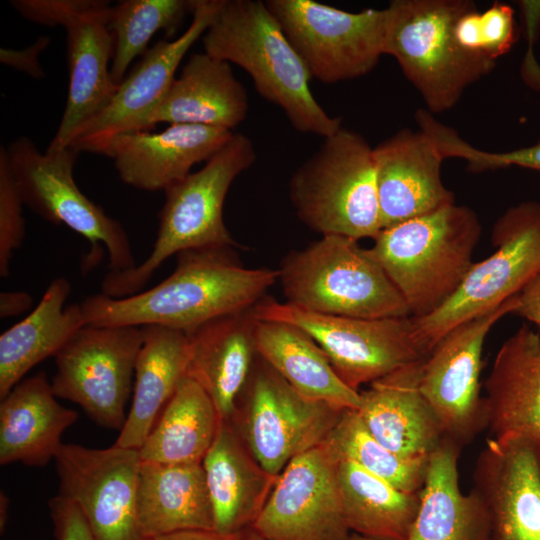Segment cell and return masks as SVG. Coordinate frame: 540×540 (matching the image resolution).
Returning a JSON list of instances; mask_svg holds the SVG:
<instances>
[{"instance_id": "cell-30", "label": "cell", "mask_w": 540, "mask_h": 540, "mask_svg": "<svg viewBox=\"0 0 540 540\" xmlns=\"http://www.w3.org/2000/svg\"><path fill=\"white\" fill-rule=\"evenodd\" d=\"M132 404L115 445L139 450L186 376L188 335L158 325L141 327Z\"/></svg>"}, {"instance_id": "cell-44", "label": "cell", "mask_w": 540, "mask_h": 540, "mask_svg": "<svg viewBox=\"0 0 540 540\" xmlns=\"http://www.w3.org/2000/svg\"><path fill=\"white\" fill-rule=\"evenodd\" d=\"M32 305V297L22 291H4L0 293V317L17 316Z\"/></svg>"}, {"instance_id": "cell-8", "label": "cell", "mask_w": 540, "mask_h": 540, "mask_svg": "<svg viewBox=\"0 0 540 540\" xmlns=\"http://www.w3.org/2000/svg\"><path fill=\"white\" fill-rule=\"evenodd\" d=\"M495 251L473 263L455 293L437 310L412 317L413 335L428 356L458 324L487 313L517 295L540 272V202L506 210L492 231Z\"/></svg>"}, {"instance_id": "cell-29", "label": "cell", "mask_w": 540, "mask_h": 540, "mask_svg": "<svg viewBox=\"0 0 540 540\" xmlns=\"http://www.w3.org/2000/svg\"><path fill=\"white\" fill-rule=\"evenodd\" d=\"M461 449L445 437L430 454L408 540H490L483 500L475 490L465 495L459 488Z\"/></svg>"}, {"instance_id": "cell-7", "label": "cell", "mask_w": 540, "mask_h": 540, "mask_svg": "<svg viewBox=\"0 0 540 540\" xmlns=\"http://www.w3.org/2000/svg\"><path fill=\"white\" fill-rule=\"evenodd\" d=\"M298 218L321 235L374 239L382 230L373 147L341 127L289 181Z\"/></svg>"}, {"instance_id": "cell-38", "label": "cell", "mask_w": 540, "mask_h": 540, "mask_svg": "<svg viewBox=\"0 0 540 540\" xmlns=\"http://www.w3.org/2000/svg\"><path fill=\"white\" fill-rule=\"evenodd\" d=\"M432 137L444 158H460L472 172L519 166L540 172V140L532 145L505 152H489L473 147L451 127L438 123Z\"/></svg>"}, {"instance_id": "cell-15", "label": "cell", "mask_w": 540, "mask_h": 540, "mask_svg": "<svg viewBox=\"0 0 540 540\" xmlns=\"http://www.w3.org/2000/svg\"><path fill=\"white\" fill-rule=\"evenodd\" d=\"M246 388L242 437L256 461L274 476L321 445L345 411L302 396L260 357Z\"/></svg>"}, {"instance_id": "cell-17", "label": "cell", "mask_w": 540, "mask_h": 540, "mask_svg": "<svg viewBox=\"0 0 540 540\" xmlns=\"http://www.w3.org/2000/svg\"><path fill=\"white\" fill-rule=\"evenodd\" d=\"M337 466L323 443L291 460L252 526L255 533L263 540H347Z\"/></svg>"}, {"instance_id": "cell-5", "label": "cell", "mask_w": 540, "mask_h": 540, "mask_svg": "<svg viewBox=\"0 0 540 540\" xmlns=\"http://www.w3.org/2000/svg\"><path fill=\"white\" fill-rule=\"evenodd\" d=\"M474 5L393 0L385 8L384 54L395 58L431 114L454 107L470 85L495 68V61L467 52L455 39V22Z\"/></svg>"}, {"instance_id": "cell-1", "label": "cell", "mask_w": 540, "mask_h": 540, "mask_svg": "<svg viewBox=\"0 0 540 540\" xmlns=\"http://www.w3.org/2000/svg\"><path fill=\"white\" fill-rule=\"evenodd\" d=\"M277 280V269L245 267L234 247H203L178 253L174 271L149 290L123 298L93 294L80 305L86 324L158 325L189 334L254 307Z\"/></svg>"}, {"instance_id": "cell-37", "label": "cell", "mask_w": 540, "mask_h": 540, "mask_svg": "<svg viewBox=\"0 0 540 540\" xmlns=\"http://www.w3.org/2000/svg\"><path fill=\"white\" fill-rule=\"evenodd\" d=\"M454 35L467 52L496 62L517 41L514 10L508 4L494 2L479 12L474 5L457 19Z\"/></svg>"}, {"instance_id": "cell-23", "label": "cell", "mask_w": 540, "mask_h": 540, "mask_svg": "<svg viewBox=\"0 0 540 540\" xmlns=\"http://www.w3.org/2000/svg\"><path fill=\"white\" fill-rule=\"evenodd\" d=\"M424 360L404 366L360 392L357 412L371 435L394 453L428 458L445 438L420 390Z\"/></svg>"}, {"instance_id": "cell-4", "label": "cell", "mask_w": 540, "mask_h": 540, "mask_svg": "<svg viewBox=\"0 0 540 540\" xmlns=\"http://www.w3.org/2000/svg\"><path fill=\"white\" fill-rule=\"evenodd\" d=\"M255 159L252 140L242 133H233L201 169L167 187L150 255L133 269L109 272L101 283V293L123 298L140 292L163 262L182 251L236 247L224 223L223 206L233 181Z\"/></svg>"}, {"instance_id": "cell-21", "label": "cell", "mask_w": 540, "mask_h": 540, "mask_svg": "<svg viewBox=\"0 0 540 540\" xmlns=\"http://www.w3.org/2000/svg\"><path fill=\"white\" fill-rule=\"evenodd\" d=\"M232 134L223 128L172 124L156 133L118 135L104 156L113 159L125 184L145 191H164L188 176L195 164L207 162Z\"/></svg>"}, {"instance_id": "cell-33", "label": "cell", "mask_w": 540, "mask_h": 540, "mask_svg": "<svg viewBox=\"0 0 540 540\" xmlns=\"http://www.w3.org/2000/svg\"><path fill=\"white\" fill-rule=\"evenodd\" d=\"M205 390L185 376L140 447L141 461L202 463L221 423Z\"/></svg>"}, {"instance_id": "cell-40", "label": "cell", "mask_w": 540, "mask_h": 540, "mask_svg": "<svg viewBox=\"0 0 540 540\" xmlns=\"http://www.w3.org/2000/svg\"><path fill=\"white\" fill-rule=\"evenodd\" d=\"M49 507L56 540H95L84 516L71 500L59 494Z\"/></svg>"}, {"instance_id": "cell-19", "label": "cell", "mask_w": 540, "mask_h": 540, "mask_svg": "<svg viewBox=\"0 0 540 540\" xmlns=\"http://www.w3.org/2000/svg\"><path fill=\"white\" fill-rule=\"evenodd\" d=\"M473 483L489 515L490 540H540V443L520 436L488 440Z\"/></svg>"}, {"instance_id": "cell-20", "label": "cell", "mask_w": 540, "mask_h": 540, "mask_svg": "<svg viewBox=\"0 0 540 540\" xmlns=\"http://www.w3.org/2000/svg\"><path fill=\"white\" fill-rule=\"evenodd\" d=\"M373 157L382 229L455 203L441 177L445 158L422 130L398 131Z\"/></svg>"}, {"instance_id": "cell-31", "label": "cell", "mask_w": 540, "mask_h": 540, "mask_svg": "<svg viewBox=\"0 0 540 540\" xmlns=\"http://www.w3.org/2000/svg\"><path fill=\"white\" fill-rule=\"evenodd\" d=\"M71 286L55 278L36 308L0 336V399L35 365L55 357L74 334L86 325L81 305L65 306Z\"/></svg>"}, {"instance_id": "cell-39", "label": "cell", "mask_w": 540, "mask_h": 540, "mask_svg": "<svg viewBox=\"0 0 540 540\" xmlns=\"http://www.w3.org/2000/svg\"><path fill=\"white\" fill-rule=\"evenodd\" d=\"M23 201L12 176L6 149L0 148V276L9 275L14 252L25 237Z\"/></svg>"}, {"instance_id": "cell-12", "label": "cell", "mask_w": 540, "mask_h": 540, "mask_svg": "<svg viewBox=\"0 0 540 540\" xmlns=\"http://www.w3.org/2000/svg\"><path fill=\"white\" fill-rule=\"evenodd\" d=\"M311 78L325 84L370 73L384 55L386 9L341 10L313 0H266Z\"/></svg>"}, {"instance_id": "cell-6", "label": "cell", "mask_w": 540, "mask_h": 540, "mask_svg": "<svg viewBox=\"0 0 540 540\" xmlns=\"http://www.w3.org/2000/svg\"><path fill=\"white\" fill-rule=\"evenodd\" d=\"M287 303L316 313L355 318L408 317L410 311L369 248L342 235H322L280 262Z\"/></svg>"}, {"instance_id": "cell-28", "label": "cell", "mask_w": 540, "mask_h": 540, "mask_svg": "<svg viewBox=\"0 0 540 540\" xmlns=\"http://www.w3.org/2000/svg\"><path fill=\"white\" fill-rule=\"evenodd\" d=\"M136 514L145 540L181 530H215L202 463L141 461Z\"/></svg>"}, {"instance_id": "cell-41", "label": "cell", "mask_w": 540, "mask_h": 540, "mask_svg": "<svg viewBox=\"0 0 540 540\" xmlns=\"http://www.w3.org/2000/svg\"><path fill=\"white\" fill-rule=\"evenodd\" d=\"M49 44L50 38L41 35L34 43L21 50L1 48L0 62L34 79H42L45 73L40 65L39 56Z\"/></svg>"}, {"instance_id": "cell-36", "label": "cell", "mask_w": 540, "mask_h": 540, "mask_svg": "<svg viewBox=\"0 0 540 540\" xmlns=\"http://www.w3.org/2000/svg\"><path fill=\"white\" fill-rule=\"evenodd\" d=\"M337 460H349L407 493L424 484L428 458L400 456L376 440L357 410H345L323 442Z\"/></svg>"}, {"instance_id": "cell-35", "label": "cell", "mask_w": 540, "mask_h": 540, "mask_svg": "<svg viewBox=\"0 0 540 540\" xmlns=\"http://www.w3.org/2000/svg\"><path fill=\"white\" fill-rule=\"evenodd\" d=\"M195 0H123L111 7L110 29L114 40L111 77L119 85L132 61L143 56L159 31L174 35Z\"/></svg>"}, {"instance_id": "cell-22", "label": "cell", "mask_w": 540, "mask_h": 540, "mask_svg": "<svg viewBox=\"0 0 540 540\" xmlns=\"http://www.w3.org/2000/svg\"><path fill=\"white\" fill-rule=\"evenodd\" d=\"M253 307L212 319L191 333L186 375L209 395L222 421H231L258 359Z\"/></svg>"}, {"instance_id": "cell-34", "label": "cell", "mask_w": 540, "mask_h": 540, "mask_svg": "<svg viewBox=\"0 0 540 540\" xmlns=\"http://www.w3.org/2000/svg\"><path fill=\"white\" fill-rule=\"evenodd\" d=\"M337 475L351 531L380 540H408L419 492H404L349 460H338Z\"/></svg>"}, {"instance_id": "cell-24", "label": "cell", "mask_w": 540, "mask_h": 540, "mask_svg": "<svg viewBox=\"0 0 540 540\" xmlns=\"http://www.w3.org/2000/svg\"><path fill=\"white\" fill-rule=\"evenodd\" d=\"M249 109L248 95L226 61L205 52L192 54L157 105L135 131L159 123L191 124L232 130Z\"/></svg>"}, {"instance_id": "cell-32", "label": "cell", "mask_w": 540, "mask_h": 540, "mask_svg": "<svg viewBox=\"0 0 540 540\" xmlns=\"http://www.w3.org/2000/svg\"><path fill=\"white\" fill-rule=\"evenodd\" d=\"M256 346L259 357L302 396L341 410L359 408L360 392L340 379L326 354L303 329L258 319Z\"/></svg>"}, {"instance_id": "cell-47", "label": "cell", "mask_w": 540, "mask_h": 540, "mask_svg": "<svg viewBox=\"0 0 540 540\" xmlns=\"http://www.w3.org/2000/svg\"><path fill=\"white\" fill-rule=\"evenodd\" d=\"M251 540H263V539L261 537H259L256 533H254V536L252 537Z\"/></svg>"}, {"instance_id": "cell-46", "label": "cell", "mask_w": 540, "mask_h": 540, "mask_svg": "<svg viewBox=\"0 0 540 540\" xmlns=\"http://www.w3.org/2000/svg\"><path fill=\"white\" fill-rule=\"evenodd\" d=\"M347 540H380V539L364 536L358 533H352L350 534Z\"/></svg>"}, {"instance_id": "cell-43", "label": "cell", "mask_w": 540, "mask_h": 540, "mask_svg": "<svg viewBox=\"0 0 540 540\" xmlns=\"http://www.w3.org/2000/svg\"><path fill=\"white\" fill-rule=\"evenodd\" d=\"M254 533L252 528L232 535H224L215 530H181L148 540H251Z\"/></svg>"}, {"instance_id": "cell-26", "label": "cell", "mask_w": 540, "mask_h": 540, "mask_svg": "<svg viewBox=\"0 0 540 540\" xmlns=\"http://www.w3.org/2000/svg\"><path fill=\"white\" fill-rule=\"evenodd\" d=\"M202 466L215 531L232 535L252 528L278 476L256 461L232 421H221Z\"/></svg>"}, {"instance_id": "cell-25", "label": "cell", "mask_w": 540, "mask_h": 540, "mask_svg": "<svg viewBox=\"0 0 540 540\" xmlns=\"http://www.w3.org/2000/svg\"><path fill=\"white\" fill-rule=\"evenodd\" d=\"M484 386L493 438L520 436L540 443V334L523 325L511 335Z\"/></svg>"}, {"instance_id": "cell-14", "label": "cell", "mask_w": 540, "mask_h": 540, "mask_svg": "<svg viewBox=\"0 0 540 540\" xmlns=\"http://www.w3.org/2000/svg\"><path fill=\"white\" fill-rule=\"evenodd\" d=\"M516 295L499 307L449 330L424 359L420 390L436 414L445 437L460 448L488 428L480 374L490 329L516 308Z\"/></svg>"}, {"instance_id": "cell-45", "label": "cell", "mask_w": 540, "mask_h": 540, "mask_svg": "<svg viewBox=\"0 0 540 540\" xmlns=\"http://www.w3.org/2000/svg\"><path fill=\"white\" fill-rule=\"evenodd\" d=\"M7 505H8V500H7V497L5 494L1 493V496H0V511H1V515H0V527L1 529H3L5 527V523H6V514H7Z\"/></svg>"}, {"instance_id": "cell-18", "label": "cell", "mask_w": 540, "mask_h": 540, "mask_svg": "<svg viewBox=\"0 0 540 540\" xmlns=\"http://www.w3.org/2000/svg\"><path fill=\"white\" fill-rule=\"evenodd\" d=\"M223 0H195L188 28L171 41L150 47L118 85L108 105L75 135L70 145L77 152L105 155L118 135L134 132L167 92L188 50L206 32Z\"/></svg>"}, {"instance_id": "cell-13", "label": "cell", "mask_w": 540, "mask_h": 540, "mask_svg": "<svg viewBox=\"0 0 540 540\" xmlns=\"http://www.w3.org/2000/svg\"><path fill=\"white\" fill-rule=\"evenodd\" d=\"M142 342L141 327L84 325L55 356L54 394L98 425L121 430Z\"/></svg>"}, {"instance_id": "cell-42", "label": "cell", "mask_w": 540, "mask_h": 540, "mask_svg": "<svg viewBox=\"0 0 540 540\" xmlns=\"http://www.w3.org/2000/svg\"><path fill=\"white\" fill-rule=\"evenodd\" d=\"M513 313L540 326V272L516 295Z\"/></svg>"}, {"instance_id": "cell-16", "label": "cell", "mask_w": 540, "mask_h": 540, "mask_svg": "<svg viewBox=\"0 0 540 540\" xmlns=\"http://www.w3.org/2000/svg\"><path fill=\"white\" fill-rule=\"evenodd\" d=\"M55 462L59 494L79 508L95 540H145L136 514L137 449L62 444Z\"/></svg>"}, {"instance_id": "cell-3", "label": "cell", "mask_w": 540, "mask_h": 540, "mask_svg": "<svg viewBox=\"0 0 540 540\" xmlns=\"http://www.w3.org/2000/svg\"><path fill=\"white\" fill-rule=\"evenodd\" d=\"M476 213L452 203L391 227L373 239L371 254L412 317L441 307L459 288L481 236Z\"/></svg>"}, {"instance_id": "cell-10", "label": "cell", "mask_w": 540, "mask_h": 540, "mask_svg": "<svg viewBox=\"0 0 540 540\" xmlns=\"http://www.w3.org/2000/svg\"><path fill=\"white\" fill-rule=\"evenodd\" d=\"M259 320L293 324L310 335L340 379L359 392L372 382L424 360L411 316L355 318L312 312L265 296L253 307Z\"/></svg>"}, {"instance_id": "cell-27", "label": "cell", "mask_w": 540, "mask_h": 540, "mask_svg": "<svg viewBox=\"0 0 540 540\" xmlns=\"http://www.w3.org/2000/svg\"><path fill=\"white\" fill-rule=\"evenodd\" d=\"M44 371L20 381L0 404V464L44 466L55 459L78 413L60 405Z\"/></svg>"}, {"instance_id": "cell-2", "label": "cell", "mask_w": 540, "mask_h": 540, "mask_svg": "<svg viewBox=\"0 0 540 540\" xmlns=\"http://www.w3.org/2000/svg\"><path fill=\"white\" fill-rule=\"evenodd\" d=\"M201 39L205 53L245 70L297 131L325 138L342 127L313 96L307 67L265 1L223 0Z\"/></svg>"}, {"instance_id": "cell-9", "label": "cell", "mask_w": 540, "mask_h": 540, "mask_svg": "<svg viewBox=\"0 0 540 540\" xmlns=\"http://www.w3.org/2000/svg\"><path fill=\"white\" fill-rule=\"evenodd\" d=\"M25 19L66 32L69 87L66 106L47 151L68 147L92 118L114 96L118 85L111 77L114 40L111 5L105 0H13Z\"/></svg>"}, {"instance_id": "cell-11", "label": "cell", "mask_w": 540, "mask_h": 540, "mask_svg": "<svg viewBox=\"0 0 540 540\" xmlns=\"http://www.w3.org/2000/svg\"><path fill=\"white\" fill-rule=\"evenodd\" d=\"M6 149L9 167L24 205L43 219L64 224L86 238L92 252L107 249L110 272L136 266L128 235L120 222L88 199L73 178L79 152L71 146L42 153L28 137Z\"/></svg>"}]
</instances>
